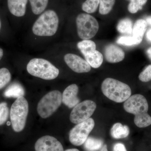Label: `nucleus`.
Segmentation results:
<instances>
[{"instance_id":"nucleus-1","label":"nucleus","mask_w":151,"mask_h":151,"mask_svg":"<svg viewBox=\"0 0 151 151\" xmlns=\"http://www.w3.org/2000/svg\"><path fill=\"white\" fill-rule=\"evenodd\" d=\"M126 112L134 115V122L139 128H145L151 125V117L148 113L149 105L145 97L140 94L130 96L124 102Z\"/></svg>"},{"instance_id":"nucleus-2","label":"nucleus","mask_w":151,"mask_h":151,"mask_svg":"<svg viewBox=\"0 0 151 151\" xmlns=\"http://www.w3.org/2000/svg\"><path fill=\"white\" fill-rule=\"evenodd\" d=\"M104 95L116 103H121L131 96L132 90L129 85L122 81L111 78H106L101 85Z\"/></svg>"},{"instance_id":"nucleus-3","label":"nucleus","mask_w":151,"mask_h":151,"mask_svg":"<svg viewBox=\"0 0 151 151\" xmlns=\"http://www.w3.org/2000/svg\"><path fill=\"white\" fill-rule=\"evenodd\" d=\"M59 24V18L56 13L48 10L41 14L32 27V32L36 35L50 37L56 33Z\"/></svg>"},{"instance_id":"nucleus-4","label":"nucleus","mask_w":151,"mask_h":151,"mask_svg":"<svg viewBox=\"0 0 151 151\" xmlns=\"http://www.w3.org/2000/svg\"><path fill=\"white\" fill-rule=\"evenodd\" d=\"M28 72L35 77L45 80H52L57 77L59 70L46 60L33 58L31 60L27 66Z\"/></svg>"},{"instance_id":"nucleus-5","label":"nucleus","mask_w":151,"mask_h":151,"mask_svg":"<svg viewBox=\"0 0 151 151\" xmlns=\"http://www.w3.org/2000/svg\"><path fill=\"white\" fill-rule=\"evenodd\" d=\"M28 111L26 99L24 97L17 98L11 107L10 113L12 127L15 132H20L24 129Z\"/></svg>"},{"instance_id":"nucleus-6","label":"nucleus","mask_w":151,"mask_h":151,"mask_svg":"<svg viewBox=\"0 0 151 151\" xmlns=\"http://www.w3.org/2000/svg\"><path fill=\"white\" fill-rule=\"evenodd\" d=\"M62 95L58 90L47 94L38 104L37 111L41 118L46 119L51 116L58 109L62 102Z\"/></svg>"},{"instance_id":"nucleus-7","label":"nucleus","mask_w":151,"mask_h":151,"mask_svg":"<svg viewBox=\"0 0 151 151\" xmlns=\"http://www.w3.org/2000/svg\"><path fill=\"white\" fill-rule=\"evenodd\" d=\"M76 24L79 37L88 40L94 37L99 30L98 22L89 14L81 13L76 17Z\"/></svg>"},{"instance_id":"nucleus-8","label":"nucleus","mask_w":151,"mask_h":151,"mask_svg":"<svg viewBox=\"0 0 151 151\" xmlns=\"http://www.w3.org/2000/svg\"><path fill=\"white\" fill-rule=\"evenodd\" d=\"M94 120L92 118L77 124L70 130L69 133L70 142L76 146L83 145L88 138L90 132L94 129Z\"/></svg>"},{"instance_id":"nucleus-9","label":"nucleus","mask_w":151,"mask_h":151,"mask_svg":"<svg viewBox=\"0 0 151 151\" xmlns=\"http://www.w3.org/2000/svg\"><path fill=\"white\" fill-rule=\"evenodd\" d=\"M97 107L96 103L90 100H86L78 103L70 113V122L78 124L89 119L94 113Z\"/></svg>"},{"instance_id":"nucleus-10","label":"nucleus","mask_w":151,"mask_h":151,"mask_svg":"<svg viewBox=\"0 0 151 151\" xmlns=\"http://www.w3.org/2000/svg\"><path fill=\"white\" fill-rule=\"evenodd\" d=\"M64 59L68 66L76 73H87L91 70L88 63L76 55L68 53L64 56Z\"/></svg>"},{"instance_id":"nucleus-11","label":"nucleus","mask_w":151,"mask_h":151,"mask_svg":"<svg viewBox=\"0 0 151 151\" xmlns=\"http://www.w3.org/2000/svg\"><path fill=\"white\" fill-rule=\"evenodd\" d=\"M35 147L36 151H64L60 142L50 136H44L39 139Z\"/></svg>"},{"instance_id":"nucleus-12","label":"nucleus","mask_w":151,"mask_h":151,"mask_svg":"<svg viewBox=\"0 0 151 151\" xmlns=\"http://www.w3.org/2000/svg\"><path fill=\"white\" fill-rule=\"evenodd\" d=\"M78 88L76 84H72L66 87L62 95V102L68 108H71L76 106L80 102L77 97Z\"/></svg>"},{"instance_id":"nucleus-13","label":"nucleus","mask_w":151,"mask_h":151,"mask_svg":"<svg viewBox=\"0 0 151 151\" xmlns=\"http://www.w3.org/2000/svg\"><path fill=\"white\" fill-rule=\"evenodd\" d=\"M105 56L106 60L111 63L122 61L125 58V52L120 47L114 44H109L105 47Z\"/></svg>"},{"instance_id":"nucleus-14","label":"nucleus","mask_w":151,"mask_h":151,"mask_svg":"<svg viewBox=\"0 0 151 151\" xmlns=\"http://www.w3.org/2000/svg\"><path fill=\"white\" fill-rule=\"evenodd\" d=\"M28 0H8L10 12L15 16H24L26 12Z\"/></svg>"},{"instance_id":"nucleus-15","label":"nucleus","mask_w":151,"mask_h":151,"mask_svg":"<svg viewBox=\"0 0 151 151\" xmlns=\"http://www.w3.org/2000/svg\"><path fill=\"white\" fill-rule=\"evenodd\" d=\"M25 91L22 86L17 82L12 83L6 89L4 95L6 97L18 98L24 97Z\"/></svg>"},{"instance_id":"nucleus-16","label":"nucleus","mask_w":151,"mask_h":151,"mask_svg":"<svg viewBox=\"0 0 151 151\" xmlns=\"http://www.w3.org/2000/svg\"><path fill=\"white\" fill-rule=\"evenodd\" d=\"M130 133L129 127L123 126L121 123H116L113 125L111 130V137L115 139H124L127 137Z\"/></svg>"},{"instance_id":"nucleus-17","label":"nucleus","mask_w":151,"mask_h":151,"mask_svg":"<svg viewBox=\"0 0 151 151\" xmlns=\"http://www.w3.org/2000/svg\"><path fill=\"white\" fill-rule=\"evenodd\" d=\"M85 60L88 63L91 67L97 68L100 67L103 63V54L97 50H95L84 55Z\"/></svg>"},{"instance_id":"nucleus-18","label":"nucleus","mask_w":151,"mask_h":151,"mask_svg":"<svg viewBox=\"0 0 151 151\" xmlns=\"http://www.w3.org/2000/svg\"><path fill=\"white\" fill-rule=\"evenodd\" d=\"M147 23L145 20L143 19L137 20L133 27V36L142 42L143 37L147 30Z\"/></svg>"},{"instance_id":"nucleus-19","label":"nucleus","mask_w":151,"mask_h":151,"mask_svg":"<svg viewBox=\"0 0 151 151\" xmlns=\"http://www.w3.org/2000/svg\"><path fill=\"white\" fill-rule=\"evenodd\" d=\"M32 12L35 15L42 13L47 7L48 0H29Z\"/></svg>"},{"instance_id":"nucleus-20","label":"nucleus","mask_w":151,"mask_h":151,"mask_svg":"<svg viewBox=\"0 0 151 151\" xmlns=\"http://www.w3.org/2000/svg\"><path fill=\"white\" fill-rule=\"evenodd\" d=\"M77 47L84 55L96 50V44L93 41L83 40L78 42Z\"/></svg>"},{"instance_id":"nucleus-21","label":"nucleus","mask_w":151,"mask_h":151,"mask_svg":"<svg viewBox=\"0 0 151 151\" xmlns=\"http://www.w3.org/2000/svg\"><path fill=\"white\" fill-rule=\"evenodd\" d=\"M103 143L102 140L89 137L84 143V147L88 151H97L102 147Z\"/></svg>"},{"instance_id":"nucleus-22","label":"nucleus","mask_w":151,"mask_h":151,"mask_svg":"<svg viewBox=\"0 0 151 151\" xmlns=\"http://www.w3.org/2000/svg\"><path fill=\"white\" fill-rule=\"evenodd\" d=\"M119 32L125 34H132L133 30L132 22L130 19L125 18L121 20L117 27Z\"/></svg>"},{"instance_id":"nucleus-23","label":"nucleus","mask_w":151,"mask_h":151,"mask_svg":"<svg viewBox=\"0 0 151 151\" xmlns=\"http://www.w3.org/2000/svg\"><path fill=\"white\" fill-rule=\"evenodd\" d=\"M116 0H100L99 12L102 15H106L112 10Z\"/></svg>"},{"instance_id":"nucleus-24","label":"nucleus","mask_w":151,"mask_h":151,"mask_svg":"<svg viewBox=\"0 0 151 151\" xmlns=\"http://www.w3.org/2000/svg\"><path fill=\"white\" fill-rule=\"evenodd\" d=\"M99 3L100 0H86L82 4V10L87 13H93L97 11Z\"/></svg>"},{"instance_id":"nucleus-25","label":"nucleus","mask_w":151,"mask_h":151,"mask_svg":"<svg viewBox=\"0 0 151 151\" xmlns=\"http://www.w3.org/2000/svg\"><path fill=\"white\" fill-rule=\"evenodd\" d=\"M117 43L125 46H132L139 44L142 41L133 36H121L118 38Z\"/></svg>"},{"instance_id":"nucleus-26","label":"nucleus","mask_w":151,"mask_h":151,"mask_svg":"<svg viewBox=\"0 0 151 151\" xmlns=\"http://www.w3.org/2000/svg\"><path fill=\"white\" fill-rule=\"evenodd\" d=\"M130 3L128 5V10L131 13L135 14L142 9L147 0H129Z\"/></svg>"},{"instance_id":"nucleus-27","label":"nucleus","mask_w":151,"mask_h":151,"mask_svg":"<svg viewBox=\"0 0 151 151\" xmlns=\"http://www.w3.org/2000/svg\"><path fill=\"white\" fill-rule=\"evenodd\" d=\"M11 74L8 69L5 68L0 69V89H2L10 82Z\"/></svg>"},{"instance_id":"nucleus-28","label":"nucleus","mask_w":151,"mask_h":151,"mask_svg":"<svg viewBox=\"0 0 151 151\" xmlns=\"http://www.w3.org/2000/svg\"><path fill=\"white\" fill-rule=\"evenodd\" d=\"M9 111L7 103H0V126L4 124L9 117Z\"/></svg>"},{"instance_id":"nucleus-29","label":"nucleus","mask_w":151,"mask_h":151,"mask_svg":"<svg viewBox=\"0 0 151 151\" xmlns=\"http://www.w3.org/2000/svg\"><path fill=\"white\" fill-rule=\"evenodd\" d=\"M139 78L142 82H147L151 80V65L147 66L142 71L139 75Z\"/></svg>"},{"instance_id":"nucleus-30","label":"nucleus","mask_w":151,"mask_h":151,"mask_svg":"<svg viewBox=\"0 0 151 151\" xmlns=\"http://www.w3.org/2000/svg\"><path fill=\"white\" fill-rule=\"evenodd\" d=\"M113 151H127V149L124 144L121 143H116L113 146Z\"/></svg>"},{"instance_id":"nucleus-31","label":"nucleus","mask_w":151,"mask_h":151,"mask_svg":"<svg viewBox=\"0 0 151 151\" xmlns=\"http://www.w3.org/2000/svg\"><path fill=\"white\" fill-rule=\"evenodd\" d=\"M146 38L147 40L151 42V28L149 29L146 33Z\"/></svg>"},{"instance_id":"nucleus-32","label":"nucleus","mask_w":151,"mask_h":151,"mask_svg":"<svg viewBox=\"0 0 151 151\" xmlns=\"http://www.w3.org/2000/svg\"><path fill=\"white\" fill-rule=\"evenodd\" d=\"M146 53L150 59L151 60V47L148 49L146 51Z\"/></svg>"},{"instance_id":"nucleus-33","label":"nucleus","mask_w":151,"mask_h":151,"mask_svg":"<svg viewBox=\"0 0 151 151\" xmlns=\"http://www.w3.org/2000/svg\"><path fill=\"white\" fill-rule=\"evenodd\" d=\"M145 20L147 23V24L150 25L151 26V16H149L146 18Z\"/></svg>"},{"instance_id":"nucleus-34","label":"nucleus","mask_w":151,"mask_h":151,"mask_svg":"<svg viewBox=\"0 0 151 151\" xmlns=\"http://www.w3.org/2000/svg\"><path fill=\"white\" fill-rule=\"evenodd\" d=\"M100 151H108V149H107V146L106 145H105L102 147L101 148V150Z\"/></svg>"},{"instance_id":"nucleus-35","label":"nucleus","mask_w":151,"mask_h":151,"mask_svg":"<svg viewBox=\"0 0 151 151\" xmlns=\"http://www.w3.org/2000/svg\"><path fill=\"white\" fill-rule=\"evenodd\" d=\"M3 55H4V51L2 49L0 48V60L2 58Z\"/></svg>"},{"instance_id":"nucleus-36","label":"nucleus","mask_w":151,"mask_h":151,"mask_svg":"<svg viewBox=\"0 0 151 151\" xmlns=\"http://www.w3.org/2000/svg\"><path fill=\"white\" fill-rule=\"evenodd\" d=\"M65 151H79L78 150L76 149H68V150H66Z\"/></svg>"},{"instance_id":"nucleus-37","label":"nucleus","mask_w":151,"mask_h":151,"mask_svg":"<svg viewBox=\"0 0 151 151\" xmlns=\"http://www.w3.org/2000/svg\"><path fill=\"white\" fill-rule=\"evenodd\" d=\"M1 21H0V29H1Z\"/></svg>"}]
</instances>
